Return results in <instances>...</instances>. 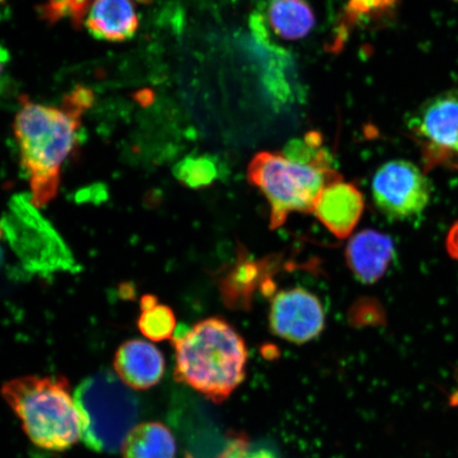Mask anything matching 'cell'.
Segmentation results:
<instances>
[{
	"instance_id": "14",
	"label": "cell",
	"mask_w": 458,
	"mask_h": 458,
	"mask_svg": "<svg viewBox=\"0 0 458 458\" xmlns=\"http://www.w3.org/2000/svg\"><path fill=\"white\" fill-rule=\"evenodd\" d=\"M140 0H94L85 26L96 38L106 42H125L140 26L136 5Z\"/></svg>"
},
{
	"instance_id": "10",
	"label": "cell",
	"mask_w": 458,
	"mask_h": 458,
	"mask_svg": "<svg viewBox=\"0 0 458 458\" xmlns=\"http://www.w3.org/2000/svg\"><path fill=\"white\" fill-rule=\"evenodd\" d=\"M276 263L272 257L255 260L240 249L236 262L219 279L222 301L226 307L233 310H250L256 291H262L273 280Z\"/></svg>"
},
{
	"instance_id": "2",
	"label": "cell",
	"mask_w": 458,
	"mask_h": 458,
	"mask_svg": "<svg viewBox=\"0 0 458 458\" xmlns=\"http://www.w3.org/2000/svg\"><path fill=\"white\" fill-rule=\"evenodd\" d=\"M14 120L22 167L30 181L31 202L43 208L59 192L63 164L77 147L82 114L38 105L22 97Z\"/></svg>"
},
{
	"instance_id": "15",
	"label": "cell",
	"mask_w": 458,
	"mask_h": 458,
	"mask_svg": "<svg viewBox=\"0 0 458 458\" xmlns=\"http://www.w3.org/2000/svg\"><path fill=\"white\" fill-rule=\"evenodd\" d=\"M267 16L272 31L286 42L306 38L317 25L314 9L308 0H270Z\"/></svg>"
},
{
	"instance_id": "13",
	"label": "cell",
	"mask_w": 458,
	"mask_h": 458,
	"mask_svg": "<svg viewBox=\"0 0 458 458\" xmlns=\"http://www.w3.org/2000/svg\"><path fill=\"white\" fill-rule=\"evenodd\" d=\"M394 253L391 237L374 229H365L348 242L345 257L354 276L360 283L371 284L385 276Z\"/></svg>"
},
{
	"instance_id": "7",
	"label": "cell",
	"mask_w": 458,
	"mask_h": 458,
	"mask_svg": "<svg viewBox=\"0 0 458 458\" xmlns=\"http://www.w3.org/2000/svg\"><path fill=\"white\" fill-rule=\"evenodd\" d=\"M371 189L377 209L392 220L420 216L432 197V185L426 172L406 160L382 165L376 172Z\"/></svg>"
},
{
	"instance_id": "24",
	"label": "cell",
	"mask_w": 458,
	"mask_h": 458,
	"mask_svg": "<svg viewBox=\"0 0 458 458\" xmlns=\"http://www.w3.org/2000/svg\"><path fill=\"white\" fill-rule=\"evenodd\" d=\"M3 68H4L3 62H2V59H0V72H3Z\"/></svg>"
},
{
	"instance_id": "12",
	"label": "cell",
	"mask_w": 458,
	"mask_h": 458,
	"mask_svg": "<svg viewBox=\"0 0 458 458\" xmlns=\"http://www.w3.org/2000/svg\"><path fill=\"white\" fill-rule=\"evenodd\" d=\"M114 368L125 386L145 391L162 380L165 362L163 353L151 343L131 340L118 348Z\"/></svg>"
},
{
	"instance_id": "25",
	"label": "cell",
	"mask_w": 458,
	"mask_h": 458,
	"mask_svg": "<svg viewBox=\"0 0 458 458\" xmlns=\"http://www.w3.org/2000/svg\"><path fill=\"white\" fill-rule=\"evenodd\" d=\"M0 2H2V0H0Z\"/></svg>"
},
{
	"instance_id": "23",
	"label": "cell",
	"mask_w": 458,
	"mask_h": 458,
	"mask_svg": "<svg viewBox=\"0 0 458 458\" xmlns=\"http://www.w3.org/2000/svg\"><path fill=\"white\" fill-rule=\"evenodd\" d=\"M242 458H277L271 451L260 449L255 451H248Z\"/></svg>"
},
{
	"instance_id": "11",
	"label": "cell",
	"mask_w": 458,
	"mask_h": 458,
	"mask_svg": "<svg viewBox=\"0 0 458 458\" xmlns=\"http://www.w3.org/2000/svg\"><path fill=\"white\" fill-rule=\"evenodd\" d=\"M364 208V197L358 187L340 180L324 188L313 214L335 237L345 239L357 227Z\"/></svg>"
},
{
	"instance_id": "20",
	"label": "cell",
	"mask_w": 458,
	"mask_h": 458,
	"mask_svg": "<svg viewBox=\"0 0 458 458\" xmlns=\"http://www.w3.org/2000/svg\"><path fill=\"white\" fill-rule=\"evenodd\" d=\"M94 93L84 86H77L71 94H68L64 101H63V107L67 110L83 114L88 108L93 106Z\"/></svg>"
},
{
	"instance_id": "16",
	"label": "cell",
	"mask_w": 458,
	"mask_h": 458,
	"mask_svg": "<svg viewBox=\"0 0 458 458\" xmlns=\"http://www.w3.org/2000/svg\"><path fill=\"white\" fill-rule=\"evenodd\" d=\"M123 452V458H175L176 442L164 423L146 422L131 429Z\"/></svg>"
},
{
	"instance_id": "9",
	"label": "cell",
	"mask_w": 458,
	"mask_h": 458,
	"mask_svg": "<svg viewBox=\"0 0 458 458\" xmlns=\"http://www.w3.org/2000/svg\"><path fill=\"white\" fill-rule=\"evenodd\" d=\"M325 311L318 297L302 288L278 292L272 297L271 331L290 343L306 344L322 334Z\"/></svg>"
},
{
	"instance_id": "22",
	"label": "cell",
	"mask_w": 458,
	"mask_h": 458,
	"mask_svg": "<svg viewBox=\"0 0 458 458\" xmlns=\"http://www.w3.org/2000/svg\"><path fill=\"white\" fill-rule=\"evenodd\" d=\"M445 248L449 255L458 262V221L450 228L445 239Z\"/></svg>"
},
{
	"instance_id": "8",
	"label": "cell",
	"mask_w": 458,
	"mask_h": 458,
	"mask_svg": "<svg viewBox=\"0 0 458 458\" xmlns=\"http://www.w3.org/2000/svg\"><path fill=\"white\" fill-rule=\"evenodd\" d=\"M427 168L458 170V94L434 97L410 122Z\"/></svg>"
},
{
	"instance_id": "18",
	"label": "cell",
	"mask_w": 458,
	"mask_h": 458,
	"mask_svg": "<svg viewBox=\"0 0 458 458\" xmlns=\"http://www.w3.org/2000/svg\"><path fill=\"white\" fill-rule=\"evenodd\" d=\"M174 174L182 184L198 189L208 187L220 177V168L213 157L191 156L177 163Z\"/></svg>"
},
{
	"instance_id": "1",
	"label": "cell",
	"mask_w": 458,
	"mask_h": 458,
	"mask_svg": "<svg viewBox=\"0 0 458 458\" xmlns=\"http://www.w3.org/2000/svg\"><path fill=\"white\" fill-rule=\"evenodd\" d=\"M174 377L220 404L246 377L248 348L243 337L225 319L209 318L191 328L174 332Z\"/></svg>"
},
{
	"instance_id": "3",
	"label": "cell",
	"mask_w": 458,
	"mask_h": 458,
	"mask_svg": "<svg viewBox=\"0 0 458 458\" xmlns=\"http://www.w3.org/2000/svg\"><path fill=\"white\" fill-rule=\"evenodd\" d=\"M2 396L39 448L64 451L81 437V421L65 377L26 376L2 387Z\"/></svg>"
},
{
	"instance_id": "17",
	"label": "cell",
	"mask_w": 458,
	"mask_h": 458,
	"mask_svg": "<svg viewBox=\"0 0 458 458\" xmlns=\"http://www.w3.org/2000/svg\"><path fill=\"white\" fill-rule=\"evenodd\" d=\"M140 310L139 328L148 340L162 342L172 339L176 318L170 307L159 303L157 296L147 294L141 297Z\"/></svg>"
},
{
	"instance_id": "5",
	"label": "cell",
	"mask_w": 458,
	"mask_h": 458,
	"mask_svg": "<svg viewBox=\"0 0 458 458\" xmlns=\"http://www.w3.org/2000/svg\"><path fill=\"white\" fill-rule=\"evenodd\" d=\"M248 180L270 203V227L277 229L291 214L313 213L324 188L343 179L335 168L296 163L284 153L260 152L249 164Z\"/></svg>"
},
{
	"instance_id": "4",
	"label": "cell",
	"mask_w": 458,
	"mask_h": 458,
	"mask_svg": "<svg viewBox=\"0 0 458 458\" xmlns=\"http://www.w3.org/2000/svg\"><path fill=\"white\" fill-rule=\"evenodd\" d=\"M81 421V438L88 448L114 454L140 420L136 394L110 370H101L81 382L74 394Z\"/></svg>"
},
{
	"instance_id": "19",
	"label": "cell",
	"mask_w": 458,
	"mask_h": 458,
	"mask_svg": "<svg viewBox=\"0 0 458 458\" xmlns=\"http://www.w3.org/2000/svg\"><path fill=\"white\" fill-rule=\"evenodd\" d=\"M94 0H46L41 5V16L49 24L62 20H70L73 26L79 28L83 25L84 17Z\"/></svg>"
},
{
	"instance_id": "21",
	"label": "cell",
	"mask_w": 458,
	"mask_h": 458,
	"mask_svg": "<svg viewBox=\"0 0 458 458\" xmlns=\"http://www.w3.org/2000/svg\"><path fill=\"white\" fill-rule=\"evenodd\" d=\"M249 450V443L245 437H238L231 440L217 458H242Z\"/></svg>"
},
{
	"instance_id": "6",
	"label": "cell",
	"mask_w": 458,
	"mask_h": 458,
	"mask_svg": "<svg viewBox=\"0 0 458 458\" xmlns=\"http://www.w3.org/2000/svg\"><path fill=\"white\" fill-rule=\"evenodd\" d=\"M0 234L28 270L53 273L70 270L73 265L67 245L27 196L10 200L9 211L0 221Z\"/></svg>"
}]
</instances>
